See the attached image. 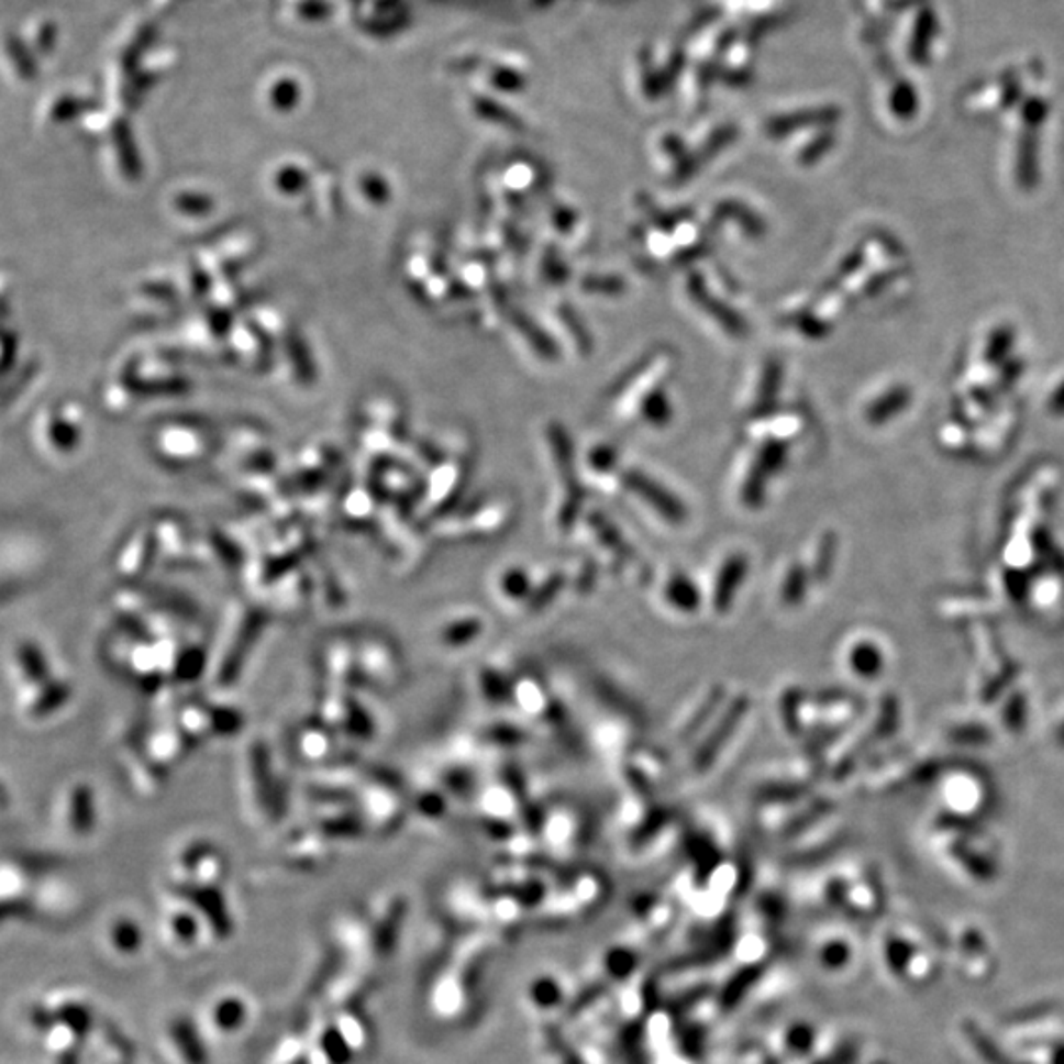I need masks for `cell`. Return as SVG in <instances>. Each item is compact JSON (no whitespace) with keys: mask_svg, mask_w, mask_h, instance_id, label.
I'll use <instances>...</instances> for the list:
<instances>
[{"mask_svg":"<svg viewBox=\"0 0 1064 1064\" xmlns=\"http://www.w3.org/2000/svg\"><path fill=\"white\" fill-rule=\"evenodd\" d=\"M625 485L633 494H638L646 503L655 507L658 514H663L670 523H683L686 519V511L683 503L676 499L675 495L668 494L665 487L655 484L651 477H646L641 472H629L625 476Z\"/></svg>","mask_w":1064,"mask_h":1064,"instance_id":"7a4b0ae2","label":"cell"},{"mask_svg":"<svg viewBox=\"0 0 1064 1064\" xmlns=\"http://www.w3.org/2000/svg\"><path fill=\"white\" fill-rule=\"evenodd\" d=\"M501 586H503L505 594H507L509 598L514 599L524 598V596L529 594V588H531V586H529V578H527V574H524L523 570H517V568L505 574L503 580H501Z\"/></svg>","mask_w":1064,"mask_h":1064,"instance_id":"30bf717a","label":"cell"},{"mask_svg":"<svg viewBox=\"0 0 1064 1064\" xmlns=\"http://www.w3.org/2000/svg\"><path fill=\"white\" fill-rule=\"evenodd\" d=\"M745 574H747L745 556L733 554L725 561L722 570H720V576L716 580V589H713V609L718 613H725L728 609L732 608V601L743 584Z\"/></svg>","mask_w":1064,"mask_h":1064,"instance_id":"277c9868","label":"cell"},{"mask_svg":"<svg viewBox=\"0 0 1064 1064\" xmlns=\"http://www.w3.org/2000/svg\"><path fill=\"white\" fill-rule=\"evenodd\" d=\"M805 591H807V574L802 570V566L795 564L787 574L785 588H783V599H785V603L793 606V603H798L800 599L805 598Z\"/></svg>","mask_w":1064,"mask_h":1064,"instance_id":"9c48e42d","label":"cell"},{"mask_svg":"<svg viewBox=\"0 0 1064 1064\" xmlns=\"http://www.w3.org/2000/svg\"><path fill=\"white\" fill-rule=\"evenodd\" d=\"M832 554H834V541H832L830 534H827L824 541L820 544V548H818L817 568H814L817 580H824L827 578V574L830 572V564H832Z\"/></svg>","mask_w":1064,"mask_h":1064,"instance_id":"8fae6325","label":"cell"},{"mask_svg":"<svg viewBox=\"0 0 1064 1064\" xmlns=\"http://www.w3.org/2000/svg\"><path fill=\"white\" fill-rule=\"evenodd\" d=\"M591 523L596 524V529H598V534L601 536V541L606 542V546H609L611 551H616L618 554H623V558H629V556L633 554L631 548H629L625 539L619 534L618 529H616L613 524L609 523V521L601 519L599 514H594V517H591Z\"/></svg>","mask_w":1064,"mask_h":1064,"instance_id":"52a82bcc","label":"cell"},{"mask_svg":"<svg viewBox=\"0 0 1064 1064\" xmlns=\"http://www.w3.org/2000/svg\"><path fill=\"white\" fill-rule=\"evenodd\" d=\"M830 117H832L830 109H805V111H797V113L783 114V117H777V119L767 123V133L771 136H787L797 129L827 123V121H830Z\"/></svg>","mask_w":1064,"mask_h":1064,"instance_id":"5b68a950","label":"cell"},{"mask_svg":"<svg viewBox=\"0 0 1064 1064\" xmlns=\"http://www.w3.org/2000/svg\"><path fill=\"white\" fill-rule=\"evenodd\" d=\"M481 623L472 621H457V625H447L442 633L446 645H467L472 639H476L481 633Z\"/></svg>","mask_w":1064,"mask_h":1064,"instance_id":"ba28073f","label":"cell"},{"mask_svg":"<svg viewBox=\"0 0 1064 1064\" xmlns=\"http://www.w3.org/2000/svg\"><path fill=\"white\" fill-rule=\"evenodd\" d=\"M785 454H787V446L785 444H779V442H767L765 444V447L761 450L757 462H755V466H753L751 476L747 477V484L743 487V501L745 503H761V499H763V487L767 484L771 474H775L783 466Z\"/></svg>","mask_w":1064,"mask_h":1064,"instance_id":"3957f363","label":"cell"},{"mask_svg":"<svg viewBox=\"0 0 1064 1064\" xmlns=\"http://www.w3.org/2000/svg\"><path fill=\"white\" fill-rule=\"evenodd\" d=\"M798 702H800V696H798V692H789L787 696H785V700H783V713L787 716V728H789V730H795V725H797L798 730L797 718H795V716H797L795 708H798Z\"/></svg>","mask_w":1064,"mask_h":1064,"instance_id":"4fadbf2b","label":"cell"},{"mask_svg":"<svg viewBox=\"0 0 1064 1064\" xmlns=\"http://www.w3.org/2000/svg\"><path fill=\"white\" fill-rule=\"evenodd\" d=\"M666 599L680 611L692 613L700 606V594L692 581L685 578L683 574H676L673 580L666 584Z\"/></svg>","mask_w":1064,"mask_h":1064,"instance_id":"8992f818","label":"cell"},{"mask_svg":"<svg viewBox=\"0 0 1064 1064\" xmlns=\"http://www.w3.org/2000/svg\"><path fill=\"white\" fill-rule=\"evenodd\" d=\"M747 708H750V700L745 696L733 700L732 706L728 708V712L723 713L722 720L718 722L712 733L708 735V740L703 742L702 747L696 753V757H694V767H696V771H702L703 773V771L712 767L716 755L722 751L723 743L728 742L732 738V733L738 730V725L742 723Z\"/></svg>","mask_w":1064,"mask_h":1064,"instance_id":"6da1fadb","label":"cell"},{"mask_svg":"<svg viewBox=\"0 0 1064 1064\" xmlns=\"http://www.w3.org/2000/svg\"><path fill=\"white\" fill-rule=\"evenodd\" d=\"M562 581H564L562 580V576L561 578H558V576H554V578H551V581H548V588H544V586H542L541 591H539V594H534V598H532V609H542V606H546V603L554 598L556 589L561 588Z\"/></svg>","mask_w":1064,"mask_h":1064,"instance_id":"7c38bea8","label":"cell"}]
</instances>
